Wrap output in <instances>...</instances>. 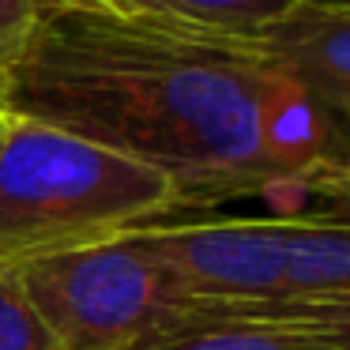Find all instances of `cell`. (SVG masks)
<instances>
[{
	"mask_svg": "<svg viewBox=\"0 0 350 350\" xmlns=\"http://www.w3.org/2000/svg\"><path fill=\"white\" fill-rule=\"evenodd\" d=\"M275 76L196 23L57 8L0 57V109L162 174L177 211L271 196L264 109Z\"/></svg>",
	"mask_w": 350,
	"mask_h": 350,
	"instance_id": "6da1fadb",
	"label": "cell"
},
{
	"mask_svg": "<svg viewBox=\"0 0 350 350\" xmlns=\"http://www.w3.org/2000/svg\"><path fill=\"white\" fill-rule=\"evenodd\" d=\"M177 215L162 174L27 117L0 132V267L106 241Z\"/></svg>",
	"mask_w": 350,
	"mask_h": 350,
	"instance_id": "7a4b0ae2",
	"label": "cell"
},
{
	"mask_svg": "<svg viewBox=\"0 0 350 350\" xmlns=\"http://www.w3.org/2000/svg\"><path fill=\"white\" fill-rule=\"evenodd\" d=\"M196 305L279 320L350 309V222L309 211L144 226Z\"/></svg>",
	"mask_w": 350,
	"mask_h": 350,
	"instance_id": "3957f363",
	"label": "cell"
},
{
	"mask_svg": "<svg viewBox=\"0 0 350 350\" xmlns=\"http://www.w3.org/2000/svg\"><path fill=\"white\" fill-rule=\"evenodd\" d=\"M16 275L64 350H132L196 305L144 226L16 264Z\"/></svg>",
	"mask_w": 350,
	"mask_h": 350,
	"instance_id": "277c9868",
	"label": "cell"
},
{
	"mask_svg": "<svg viewBox=\"0 0 350 350\" xmlns=\"http://www.w3.org/2000/svg\"><path fill=\"white\" fill-rule=\"evenodd\" d=\"M204 31L260 68L290 79L350 136V4L305 0L252 31Z\"/></svg>",
	"mask_w": 350,
	"mask_h": 350,
	"instance_id": "5b68a950",
	"label": "cell"
},
{
	"mask_svg": "<svg viewBox=\"0 0 350 350\" xmlns=\"http://www.w3.org/2000/svg\"><path fill=\"white\" fill-rule=\"evenodd\" d=\"M132 350H335L312 327L249 309L192 305Z\"/></svg>",
	"mask_w": 350,
	"mask_h": 350,
	"instance_id": "8992f818",
	"label": "cell"
},
{
	"mask_svg": "<svg viewBox=\"0 0 350 350\" xmlns=\"http://www.w3.org/2000/svg\"><path fill=\"white\" fill-rule=\"evenodd\" d=\"M294 4L305 0H159L154 12L181 23L211 27V31H252L286 16Z\"/></svg>",
	"mask_w": 350,
	"mask_h": 350,
	"instance_id": "52a82bcc",
	"label": "cell"
},
{
	"mask_svg": "<svg viewBox=\"0 0 350 350\" xmlns=\"http://www.w3.org/2000/svg\"><path fill=\"white\" fill-rule=\"evenodd\" d=\"M0 350H64L27 297L16 267H0Z\"/></svg>",
	"mask_w": 350,
	"mask_h": 350,
	"instance_id": "ba28073f",
	"label": "cell"
},
{
	"mask_svg": "<svg viewBox=\"0 0 350 350\" xmlns=\"http://www.w3.org/2000/svg\"><path fill=\"white\" fill-rule=\"evenodd\" d=\"M297 204L301 211L320 215V219L350 222V154L317 166L297 181Z\"/></svg>",
	"mask_w": 350,
	"mask_h": 350,
	"instance_id": "9c48e42d",
	"label": "cell"
},
{
	"mask_svg": "<svg viewBox=\"0 0 350 350\" xmlns=\"http://www.w3.org/2000/svg\"><path fill=\"white\" fill-rule=\"evenodd\" d=\"M76 4L94 8L91 0H0V57L8 53L42 16H49L57 8H76Z\"/></svg>",
	"mask_w": 350,
	"mask_h": 350,
	"instance_id": "30bf717a",
	"label": "cell"
},
{
	"mask_svg": "<svg viewBox=\"0 0 350 350\" xmlns=\"http://www.w3.org/2000/svg\"><path fill=\"white\" fill-rule=\"evenodd\" d=\"M297 324L312 327L320 339H327L335 350H350V309L342 312H312V317H301Z\"/></svg>",
	"mask_w": 350,
	"mask_h": 350,
	"instance_id": "8fae6325",
	"label": "cell"
},
{
	"mask_svg": "<svg viewBox=\"0 0 350 350\" xmlns=\"http://www.w3.org/2000/svg\"><path fill=\"white\" fill-rule=\"evenodd\" d=\"M94 8L117 12V16H144V12H154L159 0H91Z\"/></svg>",
	"mask_w": 350,
	"mask_h": 350,
	"instance_id": "7c38bea8",
	"label": "cell"
},
{
	"mask_svg": "<svg viewBox=\"0 0 350 350\" xmlns=\"http://www.w3.org/2000/svg\"><path fill=\"white\" fill-rule=\"evenodd\" d=\"M4 124H8V113H0V132H4Z\"/></svg>",
	"mask_w": 350,
	"mask_h": 350,
	"instance_id": "4fadbf2b",
	"label": "cell"
},
{
	"mask_svg": "<svg viewBox=\"0 0 350 350\" xmlns=\"http://www.w3.org/2000/svg\"><path fill=\"white\" fill-rule=\"evenodd\" d=\"M0 113H4V109H0Z\"/></svg>",
	"mask_w": 350,
	"mask_h": 350,
	"instance_id": "5bb4252c",
	"label": "cell"
}]
</instances>
